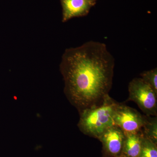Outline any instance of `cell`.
<instances>
[{
  "mask_svg": "<svg viewBox=\"0 0 157 157\" xmlns=\"http://www.w3.org/2000/svg\"><path fill=\"white\" fill-rule=\"evenodd\" d=\"M147 116L143 115L125 104L118 103L113 115L114 125L127 133H136L141 131L146 122Z\"/></svg>",
  "mask_w": 157,
  "mask_h": 157,
  "instance_id": "obj_4",
  "label": "cell"
},
{
  "mask_svg": "<svg viewBox=\"0 0 157 157\" xmlns=\"http://www.w3.org/2000/svg\"><path fill=\"white\" fill-rule=\"evenodd\" d=\"M128 101H133L147 116L157 117V94L141 78L129 82Z\"/></svg>",
  "mask_w": 157,
  "mask_h": 157,
  "instance_id": "obj_3",
  "label": "cell"
},
{
  "mask_svg": "<svg viewBox=\"0 0 157 157\" xmlns=\"http://www.w3.org/2000/svg\"><path fill=\"white\" fill-rule=\"evenodd\" d=\"M125 137L123 131L116 125L107 129L98 139L102 143L104 157L121 155Z\"/></svg>",
  "mask_w": 157,
  "mask_h": 157,
  "instance_id": "obj_5",
  "label": "cell"
},
{
  "mask_svg": "<svg viewBox=\"0 0 157 157\" xmlns=\"http://www.w3.org/2000/svg\"><path fill=\"white\" fill-rule=\"evenodd\" d=\"M112 157H125L124 156H123V155H120V156H119Z\"/></svg>",
  "mask_w": 157,
  "mask_h": 157,
  "instance_id": "obj_12",
  "label": "cell"
},
{
  "mask_svg": "<svg viewBox=\"0 0 157 157\" xmlns=\"http://www.w3.org/2000/svg\"><path fill=\"white\" fill-rule=\"evenodd\" d=\"M140 157H157V144L143 135Z\"/></svg>",
  "mask_w": 157,
  "mask_h": 157,
  "instance_id": "obj_9",
  "label": "cell"
},
{
  "mask_svg": "<svg viewBox=\"0 0 157 157\" xmlns=\"http://www.w3.org/2000/svg\"><path fill=\"white\" fill-rule=\"evenodd\" d=\"M89 1H90L91 2L94 3V4H96V1L97 0H88Z\"/></svg>",
  "mask_w": 157,
  "mask_h": 157,
  "instance_id": "obj_11",
  "label": "cell"
},
{
  "mask_svg": "<svg viewBox=\"0 0 157 157\" xmlns=\"http://www.w3.org/2000/svg\"><path fill=\"white\" fill-rule=\"evenodd\" d=\"M63 9L62 21L65 22L73 17L87 15L95 4L88 0H60Z\"/></svg>",
  "mask_w": 157,
  "mask_h": 157,
  "instance_id": "obj_6",
  "label": "cell"
},
{
  "mask_svg": "<svg viewBox=\"0 0 157 157\" xmlns=\"http://www.w3.org/2000/svg\"><path fill=\"white\" fill-rule=\"evenodd\" d=\"M114 64L102 42L89 41L65 50L60 66L65 92L79 112L101 104L109 96Z\"/></svg>",
  "mask_w": 157,
  "mask_h": 157,
  "instance_id": "obj_1",
  "label": "cell"
},
{
  "mask_svg": "<svg viewBox=\"0 0 157 157\" xmlns=\"http://www.w3.org/2000/svg\"><path fill=\"white\" fill-rule=\"evenodd\" d=\"M117 104L109 96L101 104L79 111L78 126L81 132L98 139L107 129L114 125L113 115Z\"/></svg>",
  "mask_w": 157,
  "mask_h": 157,
  "instance_id": "obj_2",
  "label": "cell"
},
{
  "mask_svg": "<svg viewBox=\"0 0 157 157\" xmlns=\"http://www.w3.org/2000/svg\"><path fill=\"white\" fill-rule=\"evenodd\" d=\"M140 78L152 88L157 94V69L144 71L140 74Z\"/></svg>",
  "mask_w": 157,
  "mask_h": 157,
  "instance_id": "obj_10",
  "label": "cell"
},
{
  "mask_svg": "<svg viewBox=\"0 0 157 157\" xmlns=\"http://www.w3.org/2000/svg\"><path fill=\"white\" fill-rule=\"evenodd\" d=\"M143 136L157 144V118L147 116L146 122L141 130Z\"/></svg>",
  "mask_w": 157,
  "mask_h": 157,
  "instance_id": "obj_8",
  "label": "cell"
},
{
  "mask_svg": "<svg viewBox=\"0 0 157 157\" xmlns=\"http://www.w3.org/2000/svg\"><path fill=\"white\" fill-rule=\"evenodd\" d=\"M125 134L121 155L125 157H140L142 134L141 131Z\"/></svg>",
  "mask_w": 157,
  "mask_h": 157,
  "instance_id": "obj_7",
  "label": "cell"
}]
</instances>
